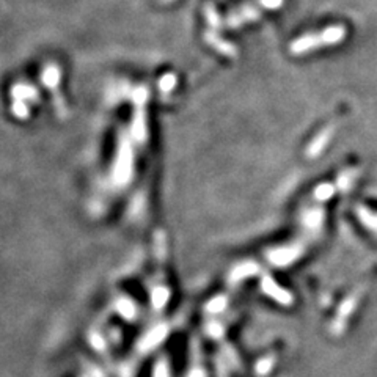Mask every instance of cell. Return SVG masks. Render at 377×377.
Masks as SVG:
<instances>
[{"label": "cell", "mask_w": 377, "mask_h": 377, "mask_svg": "<svg viewBox=\"0 0 377 377\" xmlns=\"http://www.w3.org/2000/svg\"><path fill=\"white\" fill-rule=\"evenodd\" d=\"M162 2H172V0H162Z\"/></svg>", "instance_id": "cell-6"}, {"label": "cell", "mask_w": 377, "mask_h": 377, "mask_svg": "<svg viewBox=\"0 0 377 377\" xmlns=\"http://www.w3.org/2000/svg\"><path fill=\"white\" fill-rule=\"evenodd\" d=\"M258 16H259V12L257 8L244 7L239 10V12H235L233 14H230V18L226 19V24H228V27H239V25L247 23V21L257 19Z\"/></svg>", "instance_id": "cell-2"}, {"label": "cell", "mask_w": 377, "mask_h": 377, "mask_svg": "<svg viewBox=\"0 0 377 377\" xmlns=\"http://www.w3.org/2000/svg\"><path fill=\"white\" fill-rule=\"evenodd\" d=\"M174 85H177V77H174V74H166V76H162L161 81H159V87H161L162 92H168Z\"/></svg>", "instance_id": "cell-5"}, {"label": "cell", "mask_w": 377, "mask_h": 377, "mask_svg": "<svg viewBox=\"0 0 377 377\" xmlns=\"http://www.w3.org/2000/svg\"><path fill=\"white\" fill-rule=\"evenodd\" d=\"M205 18L208 21L211 30H219L222 27V18L219 12H217L216 7L212 3H206L205 5Z\"/></svg>", "instance_id": "cell-4"}, {"label": "cell", "mask_w": 377, "mask_h": 377, "mask_svg": "<svg viewBox=\"0 0 377 377\" xmlns=\"http://www.w3.org/2000/svg\"><path fill=\"white\" fill-rule=\"evenodd\" d=\"M60 76H62L60 68H58L57 65H54V63H49V65H46L41 71V81L49 90L51 88L54 90L57 87L58 82H60Z\"/></svg>", "instance_id": "cell-3"}, {"label": "cell", "mask_w": 377, "mask_h": 377, "mask_svg": "<svg viewBox=\"0 0 377 377\" xmlns=\"http://www.w3.org/2000/svg\"><path fill=\"white\" fill-rule=\"evenodd\" d=\"M205 41L208 42V44L212 47V49L220 52V54H224L226 57H235L236 55V49L235 46L231 44V42L225 41L222 36L217 34L216 30H208L205 34Z\"/></svg>", "instance_id": "cell-1"}]
</instances>
